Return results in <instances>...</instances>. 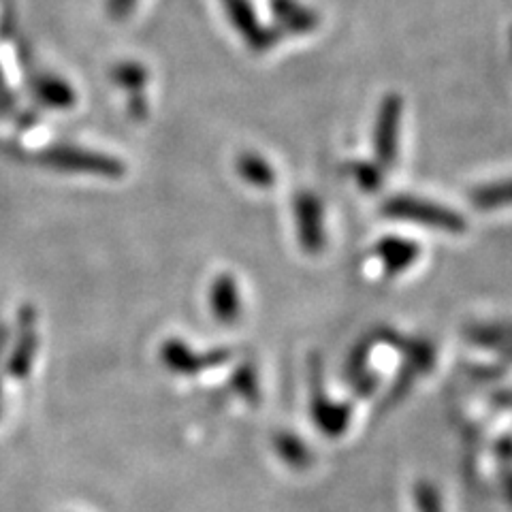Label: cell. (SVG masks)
Segmentation results:
<instances>
[{
	"instance_id": "3957f363",
	"label": "cell",
	"mask_w": 512,
	"mask_h": 512,
	"mask_svg": "<svg viewBox=\"0 0 512 512\" xmlns=\"http://www.w3.org/2000/svg\"><path fill=\"white\" fill-rule=\"evenodd\" d=\"M18 344H15L9 363H7V372L15 380H24L30 370H32V361H35L37 348H39V333H37V310L32 306H24L18 316Z\"/></svg>"
},
{
	"instance_id": "4fadbf2b",
	"label": "cell",
	"mask_w": 512,
	"mask_h": 512,
	"mask_svg": "<svg viewBox=\"0 0 512 512\" xmlns=\"http://www.w3.org/2000/svg\"><path fill=\"white\" fill-rule=\"evenodd\" d=\"M476 201L483 203V207H495V205H500V203H510L512 201V182L502 184V186H495V188H489V190H483L476 197Z\"/></svg>"
},
{
	"instance_id": "7a4b0ae2",
	"label": "cell",
	"mask_w": 512,
	"mask_h": 512,
	"mask_svg": "<svg viewBox=\"0 0 512 512\" xmlns=\"http://www.w3.org/2000/svg\"><path fill=\"white\" fill-rule=\"evenodd\" d=\"M384 212L395 218H404V220H416L419 224H425V227H434V229H444V231H461L463 229V220L451 212L444 210V207L421 201V199H412V197H399L395 201H389Z\"/></svg>"
},
{
	"instance_id": "30bf717a",
	"label": "cell",
	"mask_w": 512,
	"mask_h": 512,
	"mask_svg": "<svg viewBox=\"0 0 512 512\" xmlns=\"http://www.w3.org/2000/svg\"><path fill=\"white\" fill-rule=\"evenodd\" d=\"M414 502L419 512H444L440 491L431 483H427V480H421V483L414 487Z\"/></svg>"
},
{
	"instance_id": "e0dca14e",
	"label": "cell",
	"mask_w": 512,
	"mask_h": 512,
	"mask_svg": "<svg viewBox=\"0 0 512 512\" xmlns=\"http://www.w3.org/2000/svg\"><path fill=\"white\" fill-rule=\"evenodd\" d=\"M0 404H3V384H0Z\"/></svg>"
},
{
	"instance_id": "8992f818",
	"label": "cell",
	"mask_w": 512,
	"mask_h": 512,
	"mask_svg": "<svg viewBox=\"0 0 512 512\" xmlns=\"http://www.w3.org/2000/svg\"><path fill=\"white\" fill-rule=\"evenodd\" d=\"M297 216H299V229H301V242L308 248L320 246V210L318 203L312 197H301L297 203Z\"/></svg>"
},
{
	"instance_id": "52a82bcc",
	"label": "cell",
	"mask_w": 512,
	"mask_h": 512,
	"mask_svg": "<svg viewBox=\"0 0 512 512\" xmlns=\"http://www.w3.org/2000/svg\"><path fill=\"white\" fill-rule=\"evenodd\" d=\"M212 306L220 320H233L239 312L237 288L231 278H220L212 293Z\"/></svg>"
},
{
	"instance_id": "9a60e30c",
	"label": "cell",
	"mask_w": 512,
	"mask_h": 512,
	"mask_svg": "<svg viewBox=\"0 0 512 512\" xmlns=\"http://www.w3.org/2000/svg\"><path fill=\"white\" fill-rule=\"evenodd\" d=\"M7 342H9V333H7L5 327H0V355H3V352H5Z\"/></svg>"
},
{
	"instance_id": "7c38bea8",
	"label": "cell",
	"mask_w": 512,
	"mask_h": 512,
	"mask_svg": "<svg viewBox=\"0 0 512 512\" xmlns=\"http://www.w3.org/2000/svg\"><path fill=\"white\" fill-rule=\"evenodd\" d=\"M242 171L250 182H256V184H269L271 182V171L261 158L246 156L242 160Z\"/></svg>"
},
{
	"instance_id": "6da1fadb",
	"label": "cell",
	"mask_w": 512,
	"mask_h": 512,
	"mask_svg": "<svg viewBox=\"0 0 512 512\" xmlns=\"http://www.w3.org/2000/svg\"><path fill=\"white\" fill-rule=\"evenodd\" d=\"M39 160L47 167H54L60 171H71V173H90V175H101V178H120L124 173V165L120 160L111 158L101 152H92L86 148L67 146V143H60V146L47 148Z\"/></svg>"
},
{
	"instance_id": "9c48e42d",
	"label": "cell",
	"mask_w": 512,
	"mask_h": 512,
	"mask_svg": "<svg viewBox=\"0 0 512 512\" xmlns=\"http://www.w3.org/2000/svg\"><path fill=\"white\" fill-rule=\"evenodd\" d=\"M380 254H382L384 263H387L389 271H399V269L412 265L414 256H416V246L393 239V242H387L380 246Z\"/></svg>"
},
{
	"instance_id": "5bb4252c",
	"label": "cell",
	"mask_w": 512,
	"mask_h": 512,
	"mask_svg": "<svg viewBox=\"0 0 512 512\" xmlns=\"http://www.w3.org/2000/svg\"><path fill=\"white\" fill-rule=\"evenodd\" d=\"M137 5V0H107V13L111 20H126V15L133 11V7Z\"/></svg>"
},
{
	"instance_id": "8fae6325",
	"label": "cell",
	"mask_w": 512,
	"mask_h": 512,
	"mask_svg": "<svg viewBox=\"0 0 512 512\" xmlns=\"http://www.w3.org/2000/svg\"><path fill=\"white\" fill-rule=\"evenodd\" d=\"M111 77H114V82L120 86L141 88L143 82H146V71H143L141 64L124 62V64H118V67L111 71Z\"/></svg>"
},
{
	"instance_id": "5b68a950",
	"label": "cell",
	"mask_w": 512,
	"mask_h": 512,
	"mask_svg": "<svg viewBox=\"0 0 512 512\" xmlns=\"http://www.w3.org/2000/svg\"><path fill=\"white\" fill-rule=\"evenodd\" d=\"M35 94L37 99L54 109H69L75 105V92L71 88V84L64 82V79L56 77V75H37L35 77Z\"/></svg>"
},
{
	"instance_id": "2e32d148",
	"label": "cell",
	"mask_w": 512,
	"mask_h": 512,
	"mask_svg": "<svg viewBox=\"0 0 512 512\" xmlns=\"http://www.w3.org/2000/svg\"><path fill=\"white\" fill-rule=\"evenodd\" d=\"M506 493H508V498L512 500V478H506Z\"/></svg>"
},
{
	"instance_id": "ba28073f",
	"label": "cell",
	"mask_w": 512,
	"mask_h": 512,
	"mask_svg": "<svg viewBox=\"0 0 512 512\" xmlns=\"http://www.w3.org/2000/svg\"><path fill=\"white\" fill-rule=\"evenodd\" d=\"M276 448L280 457L288 463V466L295 468V470H301V468H308L310 466V451L306 448V444H303L299 438L295 436H280L276 440Z\"/></svg>"
},
{
	"instance_id": "277c9868",
	"label": "cell",
	"mask_w": 512,
	"mask_h": 512,
	"mask_svg": "<svg viewBox=\"0 0 512 512\" xmlns=\"http://www.w3.org/2000/svg\"><path fill=\"white\" fill-rule=\"evenodd\" d=\"M399 99L397 96H391V99L384 101L380 118H378V128H376V148H378V158L382 160V165H391L395 160V150H397V131H399Z\"/></svg>"
}]
</instances>
